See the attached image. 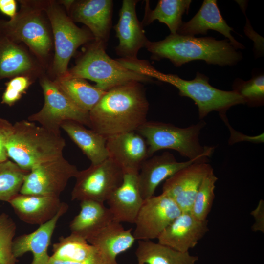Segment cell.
I'll return each mask as SVG.
<instances>
[{
  "instance_id": "cell-1",
  "label": "cell",
  "mask_w": 264,
  "mask_h": 264,
  "mask_svg": "<svg viewBox=\"0 0 264 264\" xmlns=\"http://www.w3.org/2000/svg\"><path fill=\"white\" fill-rule=\"evenodd\" d=\"M149 105L140 82L115 87L89 111L90 129L106 137L136 131L147 121Z\"/></svg>"
},
{
  "instance_id": "cell-2",
  "label": "cell",
  "mask_w": 264,
  "mask_h": 264,
  "mask_svg": "<svg viewBox=\"0 0 264 264\" xmlns=\"http://www.w3.org/2000/svg\"><path fill=\"white\" fill-rule=\"evenodd\" d=\"M145 47L152 54V59H168L176 67L195 60L231 66L242 58L241 52L237 51L228 39L217 40L212 37L198 38L170 34L162 40H148Z\"/></svg>"
},
{
  "instance_id": "cell-3",
  "label": "cell",
  "mask_w": 264,
  "mask_h": 264,
  "mask_svg": "<svg viewBox=\"0 0 264 264\" xmlns=\"http://www.w3.org/2000/svg\"><path fill=\"white\" fill-rule=\"evenodd\" d=\"M20 9L9 20L0 19V34L23 43L45 69L54 45L51 25L43 0H19Z\"/></svg>"
},
{
  "instance_id": "cell-4",
  "label": "cell",
  "mask_w": 264,
  "mask_h": 264,
  "mask_svg": "<svg viewBox=\"0 0 264 264\" xmlns=\"http://www.w3.org/2000/svg\"><path fill=\"white\" fill-rule=\"evenodd\" d=\"M65 146L61 134L22 120L13 125L5 148L8 157L22 169L29 171L36 165L63 156Z\"/></svg>"
},
{
  "instance_id": "cell-5",
  "label": "cell",
  "mask_w": 264,
  "mask_h": 264,
  "mask_svg": "<svg viewBox=\"0 0 264 264\" xmlns=\"http://www.w3.org/2000/svg\"><path fill=\"white\" fill-rule=\"evenodd\" d=\"M106 44L94 40L90 42L75 65L64 77L93 81L96 83V88L106 91L131 82L153 80L126 68L117 59L111 58L105 51Z\"/></svg>"
},
{
  "instance_id": "cell-6",
  "label": "cell",
  "mask_w": 264,
  "mask_h": 264,
  "mask_svg": "<svg viewBox=\"0 0 264 264\" xmlns=\"http://www.w3.org/2000/svg\"><path fill=\"white\" fill-rule=\"evenodd\" d=\"M206 122L201 120L196 124L180 128L170 123L146 121L136 132L145 140L150 157L162 149H172L189 160L208 162L214 147L203 146L199 135Z\"/></svg>"
},
{
  "instance_id": "cell-7",
  "label": "cell",
  "mask_w": 264,
  "mask_h": 264,
  "mask_svg": "<svg viewBox=\"0 0 264 264\" xmlns=\"http://www.w3.org/2000/svg\"><path fill=\"white\" fill-rule=\"evenodd\" d=\"M146 74L151 78L169 83L179 90L181 96L192 99L198 107L199 118L202 120L210 112L218 111L219 115L226 114L231 107L245 104L244 99L234 91L218 89L209 83V78L197 72L193 80L183 79L176 74H164L153 66L148 68Z\"/></svg>"
},
{
  "instance_id": "cell-8",
  "label": "cell",
  "mask_w": 264,
  "mask_h": 264,
  "mask_svg": "<svg viewBox=\"0 0 264 264\" xmlns=\"http://www.w3.org/2000/svg\"><path fill=\"white\" fill-rule=\"evenodd\" d=\"M53 37L54 55L50 67L53 79L65 76L68 65L77 49L94 40L88 29L78 27L59 2L43 0Z\"/></svg>"
},
{
  "instance_id": "cell-9",
  "label": "cell",
  "mask_w": 264,
  "mask_h": 264,
  "mask_svg": "<svg viewBox=\"0 0 264 264\" xmlns=\"http://www.w3.org/2000/svg\"><path fill=\"white\" fill-rule=\"evenodd\" d=\"M44 103L37 112L28 117V120L38 123L41 126L59 134L62 123L74 121L90 128L89 112L75 105L57 87L50 77L43 75L40 77Z\"/></svg>"
},
{
  "instance_id": "cell-10",
  "label": "cell",
  "mask_w": 264,
  "mask_h": 264,
  "mask_svg": "<svg viewBox=\"0 0 264 264\" xmlns=\"http://www.w3.org/2000/svg\"><path fill=\"white\" fill-rule=\"evenodd\" d=\"M124 172L110 158L79 171L71 192V200L107 201L122 182Z\"/></svg>"
},
{
  "instance_id": "cell-11",
  "label": "cell",
  "mask_w": 264,
  "mask_h": 264,
  "mask_svg": "<svg viewBox=\"0 0 264 264\" xmlns=\"http://www.w3.org/2000/svg\"><path fill=\"white\" fill-rule=\"evenodd\" d=\"M79 170L63 155L34 166L26 176L20 194L59 197Z\"/></svg>"
},
{
  "instance_id": "cell-12",
  "label": "cell",
  "mask_w": 264,
  "mask_h": 264,
  "mask_svg": "<svg viewBox=\"0 0 264 264\" xmlns=\"http://www.w3.org/2000/svg\"><path fill=\"white\" fill-rule=\"evenodd\" d=\"M181 213L174 201L162 193L144 200L138 213L133 235L139 240L157 239Z\"/></svg>"
},
{
  "instance_id": "cell-13",
  "label": "cell",
  "mask_w": 264,
  "mask_h": 264,
  "mask_svg": "<svg viewBox=\"0 0 264 264\" xmlns=\"http://www.w3.org/2000/svg\"><path fill=\"white\" fill-rule=\"evenodd\" d=\"M213 170L208 162L193 163L167 179L162 193L168 195L181 212L190 211L202 180Z\"/></svg>"
},
{
  "instance_id": "cell-14",
  "label": "cell",
  "mask_w": 264,
  "mask_h": 264,
  "mask_svg": "<svg viewBox=\"0 0 264 264\" xmlns=\"http://www.w3.org/2000/svg\"><path fill=\"white\" fill-rule=\"evenodd\" d=\"M138 0H124L119 11V18L114 28L119 40L115 50L123 59H136L139 50L145 47L148 41L136 12Z\"/></svg>"
},
{
  "instance_id": "cell-15",
  "label": "cell",
  "mask_w": 264,
  "mask_h": 264,
  "mask_svg": "<svg viewBox=\"0 0 264 264\" xmlns=\"http://www.w3.org/2000/svg\"><path fill=\"white\" fill-rule=\"evenodd\" d=\"M112 9L111 0H74L67 13L74 22L86 25L94 40L107 44L111 27Z\"/></svg>"
},
{
  "instance_id": "cell-16",
  "label": "cell",
  "mask_w": 264,
  "mask_h": 264,
  "mask_svg": "<svg viewBox=\"0 0 264 264\" xmlns=\"http://www.w3.org/2000/svg\"><path fill=\"white\" fill-rule=\"evenodd\" d=\"M209 231L207 220L196 218L190 211L181 212L159 235L158 242L182 252H189Z\"/></svg>"
},
{
  "instance_id": "cell-17",
  "label": "cell",
  "mask_w": 264,
  "mask_h": 264,
  "mask_svg": "<svg viewBox=\"0 0 264 264\" xmlns=\"http://www.w3.org/2000/svg\"><path fill=\"white\" fill-rule=\"evenodd\" d=\"M109 158L126 172H139L148 158V146L145 139L136 131L129 132L107 137Z\"/></svg>"
},
{
  "instance_id": "cell-18",
  "label": "cell",
  "mask_w": 264,
  "mask_h": 264,
  "mask_svg": "<svg viewBox=\"0 0 264 264\" xmlns=\"http://www.w3.org/2000/svg\"><path fill=\"white\" fill-rule=\"evenodd\" d=\"M45 68L21 44L0 34V81L19 76L33 79L43 76Z\"/></svg>"
},
{
  "instance_id": "cell-19",
  "label": "cell",
  "mask_w": 264,
  "mask_h": 264,
  "mask_svg": "<svg viewBox=\"0 0 264 264\" xmlns=\"http://www.w3.org/2000/svg\"><path fill=\"white\" fill-rule=\"evenodd\" d=\"M201 160L177 161L168 152L147 158L142 164L138 174L139 188L143 200L153 196L158 186L179 170Z\"/></svg>"
},
{
  "instance_id": "cell-20",
  "label": "cell",
  "mask_w": 264,
  "mask_h": 264,
  "mask_svg": "<svg viewBox=\"0 0 264 264\" xmlns=\"http://www.w3.org/2000/svg\"><path fill=\"white\" fill-rule=\"evenodd\" d=\"M137 172L124 173L121 185L107 200L113 221L134 224L143 202L139 188Z\"/></svg>"
},
{
  "instance_id": "cell-21",
  "label": "cell",
  "mask_w": 264,
  "mask_h": 264,
  "mask_svg": "<svg viewBox=\"0 0 264 264\" xmlns=\"http://www.w3.org/2000/svg\"><path fill=\"white\" fill-rule=\"evenodd\" d=\"M68 208V204L63 202L60 210L50 220L39 225L34 231L14 239L12 251L15 257L17 259L29 251L33 255L30 264H48L50 256L47 250L52 236L59 218Z\"/></svg>"
},
{
  "instance_id": "cell-22",
  "label": "cell",
  "mask_w": 264,
  "mask_h": 264,
  "mask_svg": "<svg viewBox=\"0 0 264 264\" xmlns=\"http://www.w3.org/2000/svg\"><path fill=\"white\" fill-rule=\"evenodd\" d=\"M209 30L219 32L229 40L237 50L244 46L232 35L234 29L230 27L222 17L216 0H204L198 12L188 22H182L177 33L184 36L206 35Z\"/></svg>"
},
{
  "instance_id": "cell-23",
  "label": "cell",
  "mask_w": 264,
  "mask_h": 264,
  "mask_svg": "<svg viewBox=\"0 0 264 264\" xmlns=\"http://www.w3.org/2000/svg\"><path fill=\"white\" fill-rule=\"evenodd\" d=\"M8 203L21 220L41 225L56 215L63 202L57 197L19 194Z\"/></svg>"
},
{
  "instance_id": "cell-24",
  "label": "cell",
  "mask_w": 264,
  "mask_h": 264,
  "mask_svg": "<svg viewBox=\"0 0 264 264\" xmlns=\"http://www.w3.org/2000/svg\"><path fill=\"white\" fill-rule=\"evenodd\" d=\"M135 240L132 229H125L113 221L87 241L97 249L103 264H119L117 256L132 246Z\"/></svg>"
},
{
  "instance_id": "cell-25",
  "label": "cell",
  "mask_w": 264,
  "mask_h": 264,
  "mask_svg": "<svg viewBox=\"0 0 264 264\" xmlns=\"http://www.w3.org/2000/svg\"><path fill=\"white\" fill-rule=\"evenodd\" d=\"M79 213L69 224L71 234L85 240L113 221V216L104 202L86 200L80 201Z\"/></svg>"
},
{
  "instance_id": "cell-26",
  "label": "cell",
  "mask_w": 264,
  "mask_h": 264,
  "mask_svg": "<svg viewBox=\"0 0 264 264\" xmlns=\"http://www.w3.org/2000/svg\"><path fill=\"white\" fill-rule=\"evenodd\" d=\"M61 128L87 156L91 164H99L109 158L106 137L74 121L63 122Z\"/></svg>"
},
{
  "instance_id": "cell-27",
  "label": "cell",
  "mask_w": 264,
  "mask_h": 264,
  "mask_svg": "<svg viewBox=\"0 0 264 264\" xmlns=\"http://www.w3.org/2000/svg\"><path fill=\"white\" fill-rule=\"evenodd\" d=\"M138 262L145 264H196L197 256L182 252L151 240H139L135 251Z\"/></svg>"
},
{
  "instance_id": "cell-28",
  "label": "cell",
  "mask_w": 264,
  "mask_h": 264,
  "mask_svg": "<svg viewBox=\"0 0 264 264\" xmlns=\"http://www.w3.org/2000/svg\"><path fill=\"white\" fill-rule=\"evenodd\" d=\"M52 80L75 105L88 112L106 92L82 78L64 77Z\"/></svg>"
},
{
  "instance_id": "cell-29",
  "label": "cell",
  "mask_w": 264,
  "mask_h": 264,
  "mask_svg": "<svg viewBox=\"0 0 264 264\" xmlns=\"http://www.w3.org/2000/svg\"><path fill=\"white\" fill-rule=\"evenodd\" d=\"M146 1L143 26L157 20L165 24L172 34H177L183 22L182 16L188 13L192 2L191 0H160L155 8L151 10L149 1Z\"/></svg>"
},
{
  "instance_id": "cell-30",
  "label": "cell",
  "mask_w": 264,
  "mask_h": 264,
  "mask_svg": "<svg viewBox=\"0 0 264 264\" xmlns=\"http://www.w3.org/2000/svg\"><path fill=\"white\" fill-rule=\"evenodd\" d=\"M52 252L51 258L72 262H84L100 256L97 249L86 240L73 234L60 237L53 244Z\"/></svg>"
},
{
  "instance_id": "cell-31",
  "label": "cell",
  "mask_w": 264,
  "mask_h": 264,
  "mask_svg": "<svg viewBox=\"0 0 264 264\" xmlns=\"http://www.w3.org/2000/svg\"><path fill=\"white\" fill-rule=\"evenodd\" d=\"M29 171L7 160L0 163V200L8 202L20 194L24 178Z\"/></svg>"
},
{
  "instance_id": "cell-32",
  "label": "cell",
  "mask_w": 264,
  "mask_h": 264,
  "mask_svg": "<svg viewBox=\"0 0 264 264\" xmlns=\"http://www.w3.org/2000/svg\"><path fill=\"white\" fill-rule=\"evenodd\" d=\"M218 177L213 170L203 179L190 209L191 213L199 220H207L215 198L214 190Z\"/></svg>"
},
{
  "instance_id": "cell-33",
  "label": "cell",
  "mask_w": 264,
  "mask_h": 264,
  "mask_svg": "<svg viewBox=\"0 0 264 264\" xmlns=\"http://www.w3.org/2000/svg\"><path fill=\"white\" fill-rule=\"evenodd\" d=\"M233 90L244 99L245 104L250 107H258L264 103V76L263 74L253 76L248 81L235 79L232 85Z\"/></svg>"
},
{
  "instance_id": "cell-34",
  "label": "cell",
  "mask_w": 264,
  "mask_h": 264,
  "mask_svg": "<svg viewBox=\"0 0 264 264\" xmlns=\"http://www.w3.org/2000/svg\"><path fill=\"white\" fill-rule=\"evenodd\" d=\"M16 230L13 219L6 213L0 214V264H16L17 259L12 251Z\"/></svg>"
},
{
  "instance_id": "cell-35",
  "label": "cell",
  "mask_w": 264,
  "mask_h": 264,
  "mask_svg": "<svg viewBox=\"0 0 264 264\" xmlns=\"http://www.w3.org/2000/svg\"><path fill=\"white\" fill-rule=\"evenodd\" d=\"M34 79L26 76H19L5 83L6 88L2 96L1 103L9 106L19 100L33 82Z\"/></svg>"
},
{
  "instance_id": "cell-36",
  "label": "cell",
  "mask_w": 264,
  "mask_h": 264,
  "mask_svg": "<svg viewBox=\"0 0 264 264\" xmlns=\"http://www.w3.org/2000/svg\"><path fill=\"white\" fill-rule=\"evenodd\" d=\"M220 116L229 129L230 136L228 142L230 145L241 141H248L255 143L264 142V133L256 136H249L243 134L233 129L229 123L226 114H221L220 115Z\"/></svg>"
},
{
  "instance_id": "cell-37",
  "label": "cell",
  "mask_w": 264,
  "mask_h": 264,
  "mask_svg": "<svg viewBox=\"0 0 264 264\" xmlns=\"http://www.w3.org/2000/svg\"><path fill=\"white\" fill-rule=\"evenodd\" d=\"M13 130V125L0 118V163L7 160L5 144Z\"/></svg>"
},
{
  "instance_id": "cell-38",
  "label": "cell",
  "mask_w": 264,
  "mask_h": 264,
  "mask_svg": "<svg viewBox=\"0 0 264 264\" xmlns=\"http://www.w3.org/2000/svg\"><path fill=\"white\" fill-rule=\"evenodd\" d=\"M250 214L253 217L254 223L252 226L253 231L264 232V202L261 199L256 208Z\"/></svg>"
},
{
  "instance_id": "cell-39",
  "label": "cell",
  "mask_w": 264,
  "mask_h": 264,
  "mask_svg": "<svg viewBox=\"0 0 264 264\" xmlns=\"http://www.w3.org/2000/svg\"><path fill=\"white\" fill-rule=\"evenodd\" d=\"M0 11L3 14L13 18L17 13V2L15 0H0Z\"/></svg>"
},
{
  "instance_id": "cell-40",
  "label": "cell",
  "mask_w": 264,
  "mask_h": 264,
  "mask_svg": "<svg viewBox=\"0 0 264 264\" xmlns=\"http://www.w3.org/2000/svg\"><path fill=\"white\" fill-rule=\"evenodd\" d=\"M48 264H103V262L100 256L81 262L63 261L50 257Z\"/></svg>"
},
{
  "instance_id": "cell-41",
  "label": "cell",
  "mask_w": 264,
  "mask_h": 264,
  "mask_svg": "<svg viewBox=\"0 0 264 264\" xmlns=\"http://www.w3.org/2000/svg\"><path fill=\"white\" fill-rule=\"evenodd\" d=\"M137 264H144L143 263H141V262H138V263Z\"/></svg>"
}]
</instances>
